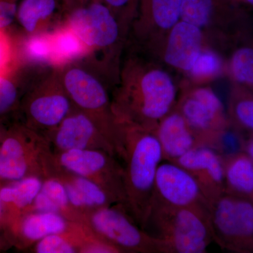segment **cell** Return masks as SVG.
Wrapping results in <instances>:
<instances>
[{
  "mask_svg": "<svg viewBox=\"0 0 253 253\" xmlns=\"http://www.w3.org/2000/svg\"><path fill=\"white\" fill-rule=\"evenodd\" d=\"M51 176L68 179L77 188L82 195L85 206L84 213L91 210L118 205L115 199L106 190L85 177L71 174L55 166Z\"/></svg>",
  "mask_w": 253,
  "mask_h": 253,
  "instance_id": "cell-27",
  "label": "cell"
},
{
  "mask_svg": "<svg viewBox=\"0 0 253 253\" xmlns=\"http://www.w3.org/2000/svg\"><path fill=\"white\" fill-rule=\"evenodd\" d=\"M153 132L161 144L164 161L174 163L190 150L202 146L182 115L175 109L161 120Z\"/></svg>",
  "mask_w": 253,
  "mask_h": 253,
  "instance_id": "cell-20",
  "label": "cell"
},
{
  "mask_svg": "<svg viewBox=\"0 0 253 253\" xmlns=\"http://www.w3.org/2000/svg\"><path fill=\"white\" fill-rule=\"evenodd\" d=\"M70 0H22L16 18L26 36L50 31L64 21Z\"/></svg>",
  "mask_w": 253,
  "mask_h": 253,
  "instance_id": "cell-19",
  "label": "cell"
},
{
  "mask_svg": "<svg viewBox=\"0 0 253 253\" xmlns=\"http://www.w3.org/2000/svg\"><path fill=\"white\" fill-rule=\"evenodd\" d=\"M226 113L231 129L240 137L253 136V91L231 83Z\"/></svg>",
  "mask_w": 253,
  "mask_h": 253,
  "instance_id": "cell-25",
  "label": "cell"
},
{
  "mask_svg": "<svg viewBox=\"0 0 253 253\" xmlns=\"http://www.w3.org/2000/svg\"><path fill=\"white\" fill-rule=\"evenodd\" d=\"M1 118H0V142H1V138H2L5 129H6V126H4V125L2 124V123L1 122Z\"/></svg>",
  "mask_w": 253,
  "mask_h": 253,
  "instance_id": "cell-37",
  "label": "cell"
},
{
  "mask_svg": "<svg viewBox=\"0 0 253 253\" xmlns=\"http://www.w3.org/2000/svg\"><path fill=\"white\" fill-rule=\"evenodd\" d=\"M53 48L52 69L89 59L92 51L65 22L51 31Z\"/></svg>",
  "mask_w": 253,
  "mask_h": 253,
  "instance_id": "cell-22",
  "label": "cell"
},
{
  "mask_svg": "<svg viewBox=\"0 0 253 253\" xmlns=\"http://www.w3.org/2000/svg\"><path fill=\"white\" fill-rule=\"evenodd\" d=\"M156 56L126 41L111 102L118 121L154 131L175 107L180 84Z\"/></svg>",
  "mask_w": 253,
  "mask_h": 253,
  "instance_id": "cell-1",
  "label": "cell"
},
{
  "mask_svg": "<svg viewBox=\"0 0 253 253\" xmlns=\"http://www.w3.org/2000/svg\"><path fill=\"white\" fill-rule=\"evenodd\" d=\"M85 226L59 213L30 211L11 223L6 229V234L11 246L23 250L46 236L72 232Z\"/></svg>",
  "mask_w": 253,
  "mask_h": 253,
  "instance_id": "cell-17",
  "label": "cell"
},
{
  "mask_svg": "<svg viewBox=\"0 0 253 253\" xmlns=\"http://www.w3.org/2000/svg\"><path fill=\"white\" fill-rule=\"evenodd\" d=\"M16 5L15 3L0 1V28H6L12 23L16 14Z\"/></svg>",
  "mask_w": 253,
  "mask_h": 253,
  "instance_id": "cell-32",
  "label": "cell"
},
{
  "mask_svg": "<svg viewBox=\"0 0 253 253\" xmlns=\"http://www.w3.org/2000/svg\"><path fill=\"white\" fill-rule=\"evenodd\" d=\"M23 94L11 77H0V118L18 109Z\"/></svg>",
  "mask_w": 253,
  "mask_h": 253,
  "instance_id": "cell-30",
  "label": "cell"
},
{
  "mask_svg": "<svg viewBox=\"0 0 253 253\" xmlns=\"http://www.w3.org/2000/svg\"><path fill=\"white\" fill-rule=\"evenodd\" d=\"M44 136L54 153L74 149L101 150L118 158L112 144L97 123L76 108Z\"/></svg>",
  "mask_w": 253,
  "mask_h": 253,
  "instance_id": "cell-15",
  "label": "cell"
},
{
  "mask_svg": "<svg viewBox=\"0 0 253 253\" xmlns=\"http://www.w3.org/2000/svg\"><path fill=\"white\" fill-rule=\"evenodd\" d=\"M75 109L54 69L43 73L24 91L18 109L21 122L43 135Z\"/></svg>",
  "mask_w": 253,
  "mask_h": 253,
  "instance_id": "cell-9",
  "label": "cell"
},
{
  "mask_svg": "<svg viewBox=\"0 0 253 253\" xmlns=\"http://www.w3.org/2000/svg\"><path fill=\"white\" fill-rule=\"evenodd\" d=\"M84 217L94 235L121 253H167L164 244L141 229L120 205L91 210Z\"/></svg>",
  "mask_w": 253,
  "mask_h": 253,
  "instance_id": "cell-10",
  "label": "cell"
},
{
  "mask_svg": "<svg viewBox=\"0 0 253 253\" xmlns=\"http://www.w3.org/2000/svg\"><path fill=\"white\" fill-rule=\"evenodd\" d=\"M18 58V51L11 37L4 29H0V77H12Z\"/></svg>",
  "mask_w": 253,
  "mask_h": 253,
  "instance_id": "cell-29",
  "label": "cell"
},
{
  "mask_svg": "<svg viewBox=\"0 0 253 253\" xmlns=\"http://www.w3.org/2000/svg\"><path fill=\"white\" fill-rule=\"evenodd\" d=\"M119 122L122 127L118 159L123 162V208L144 229L151 208L156 172L163 161L162 149L153 131L130 123Z\"/></svg>",
  "mask_w": 253,
  "mask_h": 253,
  "instance_id": "cell-2",
  "label": "cell"
},
{
  "mask_svg": "<svg viewBox=\"0 0 253 253\" xmlns=\"http://www.w3.org/2000/svg\"><path fill=\"white\" fill-rule=\"evenodd\" d=\"M54 152L41 133L20 121L6 126L0 142V184L29 176L52 174Z\"/></svg>",
  "mask_w": 253,
  "mask_h": 253,
  "instance_id": "cell-6",
  "label": "cell"
},
{
  "mask_svg": "<svg viewBox=\"0 0 253 253\" xmlns=\"http://www.w3.org/2000/svg\"><path fill=\"white\" fill-rule=\"evenodd\" d=\"M224 76H226V56L217 48L207 43L189 72L184 75V81L180 84L209 85L210 83Z\"/></svg>",
  "mask_w": 253,
  "mask_h": 253,
  "instance_id": "cell-24",
  "label": "cell"
},
{
  "mask_svg": "<svg viewBox=\"0 0 253 253\" xmlns=\"http://www.w3.org/2000/svg\"><path fill=\"white\" fill-rule=\"evenodd\" d=\"M210 221L213 241L221 249L253 253V202L224 194L212 203Z\"/></svg>",
  "mask_w": 253,
  "mask_h": 253,
  "instance_id": "cell-11",
  "label": "cell"
},
{
  "mask_svg": "<svg viewBox=\"0 0 253 253\" xmlns=\"http://www.w3.org/2000/svg\"><path fill=\"white\" fill-rule=\"evenodd\" d=\"M207 43L202 30L180 20L169 31L153 55L170 71L184 76Z\"/></svg>",
  "mask_w": 253,
  "mask_h": 253,
  "instance_id": "cell-16",
  "label": "cell"
},
{
  "mask_svg": "<svg viewBox=\"0 0 253 253\" xmlns=\"http://www.w3.org/2000/svg\"><path fill=\"white\" fill-rule=\"evenodd\" d=\"M144 230L167 253H205L213 241L210 212L192 208L154 205Z\"/></svg>",
  "mask_w": 253,
  "mask_h": 253,
  "instance_id": "cell-5",
  "label": "cell"
},
{
  "mask_svg": "<svg viewBox=\"0 0 253 253\" xmlns=\"http://www.w3.org/2000/svg\"><path fill=\"white\" fill-rule=\"evenodd\" d=\"M0 224H1L5 229L6 230V226H7V217H6V212L2 203H1V199H0Z\"/></svg>",
  "mask_w": 253,
  "mask_h": 253,
  "instance_id": "cell-36",
  "label": "cell"
},
{
  "mask_svg": "<svg viewBox=\"0 0 253 253\" xmlns=\"http://www.w3.org/2000/svg\"><path fill=\"white\" fill-rule=\"evenodd\" d=\"M44 179L41 176H29L0 184V199L7 217L6 229L18 217L31 211Z\"/></svg>",
  "mask_w": 253,
  "mask_h": 253,
  "instance_id": "cell-21",
  "label": "cell"
},
{
  "mask_svg": "<svg viewBox=\"0 0 253 253\" xmlns=\"http://www.w3.org/2000/svg\"><path fill=\"white\" fill-rule=\"evenodd\" d=\"M154 205L207 212L211 208L194 176L179 165L164 161L156 172L151 207Z\"/></svg>",
  "mask_w": 253,
  "mask_h": 253,
  "instance_id": "cell-14",
  "label": "cell"
},
{
  "mask_svg": "<svg viewBox=\"0 0 253 253\" xmlns=\"http://www.w3.org/2000/svg\"><path fill=\"white\" fill-rule=\"evenodd\" d=\"M222 156L225 194L252 200L253 160L244 151Z\"/></svg>",
  "mask_w": 253,
  "mask_h": 253,
  "instance_id": "cell-23",
  "label": "cell"
},
{
  "mask_svg": "<svg viewBox=\"0 0 253 253\" xmlns=\"http://www.w3.org/2000/svg\"><path fill=\"white\" fill-rule=\"evenodd\" d=\"M183 0H140L127 41L154 54L181 20Z\"/></svg>",
  "mask_w": 253,
  "mask_h": 253,
  "instance_id": "cell-13",
  "label": "cell"
},
{
  "mask_svg": "<svg viewBox=\"0 0 253 253\" xmlns=\"http://www.w3.org/2000/svg\"><path fill=\"white\" fill-rule=\"evenodd\" d=\"M241 149L253 160V136L241 138Z\"/></svg>",
  "mask_w": 253,
  "mask_h": 253,
  "instance_id": "cell-33",
  "label": "cell"
},
{
  "mask_svg": "<svg viewBox=\"0 0 253 253\" xmlns=\"http://www.w3.org/2000/svg\"><path fill=\"white\" fill-rule=\"evenodd\" d=\"M73 1L77 3H83L85 2V1H88V0H73Z\"/></svg>",
  "mask_w": 253,
  "mask_h": 253,
  "instance_id": "cell-38",
  "label": "cell"
},
{
  "mask_svg": "<svg viewBox=\"0 0 253 253\" xmlns=\"http://www.w3.org/2000/svg\"><path fill=\"white\" fill-rule=\"evenodd\" d=\"M54 163L59 169L99 184L124 206L123 168L116 156L101 150L74 149L54 153Z\"/></svg>",
  "mask_w": 253,
  "mask_h": 253,
  "instance_id": "cell-12",
  "label": "cell"
},
{
  "mask_svg": "<svg viewBox=\"0 0 253 253\" xmlns=\"http://www.w3.org/2000/svg\"><path fill=\"white\" fill-rule=\"evenodd\" d=\"M1 1H5V2L14 3L15 0H0Z\"/></svg>",
  "mask_w": 253,
  "mask_h": 253,
  "instance_id": "cell-39",
  "label": "cell"
},
{
  "mask_svg": "<svg viewBox=\"0 0 253 253\" xmlns=\"http://www.w3.org/2000/svg\"><path fill=\"white\" fill-rule=\"evenodd\" d=\"M18 53L25 62L52 69L53 48L51 31L26 36L21 43Z\"/></svg>",
  "mask_w": 253,
  "mask_h": 253,
  "instance_id": "cell-28",
  "label": "cell"
},
{
  "mask_svg": "<svg viewBox=\"0 0 253 253\" xmlns=\"http://www.w3.org/2000/svg\"><path fill=\"white\" fill-rule=\"evenodd\" d=\"M63 22L92 51L87 59L118 76L128 32L106 4L99 0L71 1Z\"/></svg>",
  "mask_w": 253,
  "mask_h": 253,
  "instance_id": "cell-4",
  "label": "cell"
},
{
  "mask_svg": "<svg viewBox=\"0 0 253 253\" xmlns=\"http://www.w3.org/2000/svg\"><path fill=\"white\" fill-rule=\"evenodd\" d=\"M55 71L74 107L97 123L118 156L122 129L113 111L111 91L115 83L112 78L88 59Z\"/></svg>",
  "mask_w": 253,
  "mask_h": 253,
  "instance_id": "cell-3",
  "label": "cell"
},
{
  "mask_svg": "<svg viewBox=\"0 0 253 253\" xmlns=\"http://www.w3.org/2000/svg\"><path fill=\"white\" fill-rule=\"evenodd\" d=\"M251 201H253V197L252 200H251Z\"/></svg>",
  "mask_w": 253,
  "mask_h": 253,
  "instance_id": "cell-40",
  "label": "cell"
},
{
  "mask_svg": "<svg viewBox=\"0 0 253 253\" xmlns=\"http://www.w3.org/2000/svg\"><path fill=\"white\" fill-rule=\"evenodd\" d=\"M174 109L182 115L201 146L220 154L223 138L231 126L224 104L211 86L180 84Z\"/></svg>",
  "mask_w": 253,
  "mask_h": 253,
  "instance_id": "cell-8",
  "label": "cell"
},
{
  "mask_svg": "<svg viewBox=\"0 0 253 253\" xmlns=\"http://www.w3.org/2000/svg\"><path fill=\"white\" fill-rule=\"evenodd\" d=\"M229 1L248 11H253V0H229Z\"/></svg>",
  "mask_w": 253,
  "mask_h": 253,
  "instance_id": "cell-35",
  "label": "cell"
},
{
  "mask_svg": "<svg viewBox=\"0 0 253 253\" xmlns=\"http://www.w3.org/2000/svg\"><path fill=\"white\" fill-rule=\"evenodd\" d=\"M229 51L226 76L231 83L253 92V36L238 42Z\"/></svg>",
  "mask_w": 253,
  "mask_h": 253,
  "instance_id": "cell-26",
  "label": "cell"
},
{
  "mask_svg": "<svg viewBox=\"0 0 253 253\" xmlns=\"http://www.w3.org/2000/svg\"><path fill=\"white\" fill-rule=\"evenodd\" d=\"M174 163L194 176L210 205L225 194L222 156L216 150L208 146L194 148Z\"/></svg>",
  "mask_w": 253,
  "mask_h": 253,
  "instance_id": "cell-18",
  "label": "cell"
},
{
  "mask_svg": "<svg viewBox=\"0 0 253 253\" xmlns=\"http://www.w3.org/2000/svg\"><path fill=\"white\" fill-rule=\"evenodd\" d=\"M112 11L118 21L129 32L140 0H99Z\"/></svg>",
  "mask_w": 253,
  "mask_h": 253,
  "instance_id": "cell-31",
  "label": "cell"
},
{
  "mask_svg": "<svg viewBox=\"0 0 253 253\" xmlns=\"http://www.w3.org/2000/svg\"><path fill=\"white\" fill-rule=\"evenodd\" d=\"M181 20L204 31L207 42L227 49L253 32L251 11L229 0H183Z\"/></svg>",
  "mask_w": 253,
  "mask_h": 253,
  "instance_id": "cell-7",
  "label": "cell"
},
{
  "mask_svg": "<svg viewBox=\"0 0 253 253\" xmlns=\"http://www.w3.org/2000/svg\"><path fill=\"white\" fill-rule=\"evenodd\" d=\"M11 243L8 239L7 234H6V229L4 226L0 224V251H5V250L11 247Z\"/></svg>",
  "mask_w": 253,
  "mask_h": 253,
  "instance_id": "cell-34",
  "label": "cell"
}]
</instances>
